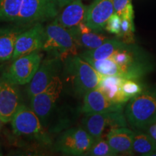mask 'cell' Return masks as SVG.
<instances>
[{"instance_id":"obj_8","label":"cell","mask_w":156,"mask_h":156,"mask_svg":"<svg viewBox=\"0 0 156 156\" xmlns=\"http://www.w3.org/2000/svg\"><path fill=\"white\" fill-rule=\"evenodd\" d=\"M43 58L44 54L41 51L19 56L12 60L11 66L4 75L17 85H26L33 79Z\"/></svg>"},{"instance_id":"obj_5","label":"cell","mask_w":156,"mask_h":156,"mask_svg":"<svg viewBox=\"0 0 156 156\" xmlns=\"http://www.w3.org/2000/svg\"><path fill=\"white\" fill-rule=\"evenodd\" d=\"M59 12L56 0H23L15 23L17 25H33L56 18Z\"/></svg>"},{"instance_id":"obj_10","label":"cell","mask_w":156,"mask_h":156,"mask_svg":"<svg viewBox=\"0 0 156 156\" xmlns=\"http://www.w3.org/2000/svg\"><path fill=\"white\" fill-rule=\"evenodd\" d=\"M63 90V83L56 76L51 83L34 96L30 98V108L40 119L43 126L49 117Z\"/></svg>"},{"instance_id":"obj_27","label":"cell","mask_w":156,"mask_h":156,"mask_svg":"<svg viewBox=\"0 0 156 156\" xmlns=\"http://www.w3.org/2000/svg\"><path fill=\"white\" fill-rule=\"evenodd\" d=\"M122 90L124 95L130 99L141 93L143 91V87L136 80L124 79L122 84Z\"/></svg>"},{"instance_id":"obj_1","label":"cell","mask_w":156,"mask_h":156,"mask_svg":"<svg viewBox=\"0 0 156 156\" xmlns=\"http://www.w3.org/2000/svg\"><path fill=\"white\" fill-rule=\"evenodd\" d=\"M111 58L118 64L120 77L124 79L138 80L154 67L150 54L134 44H126Z\"/></svg>"},{"instance_id":"obj_4","label":"cell","mask_w":156,"mask_h":156,"mask_svg":"<svg viewBox=\"0 0 156 156\" xmlns=\"http://www.w3.org/2000/svg\"><path fill=\"white\" fill-rule=\"evenodd\" d=\"M66 73L69 76L75 92L83 96L87 92L98 87L103 75L80 56H69L64 60Z\"/></svg>"},{"instance_id":"obj_25","label":"cell","mask_w":156,"mask_h":156,"mask_svg":"<svg viewBox=\"0 0 156 156\" xmlns=\"http://www.w3.org/2000/svg\"><path fill=\"white\" fill-rule=\"evenodd\" d=\"M85 60V59H84ZM99 74L103 76H119L120 71L118 64L112 58L101 60L85 59Z\"/></svg>"},{"instance_id":"obj_16","label":"cell","mask_w":156,"mask_h":156,"mask_svg":"<svg viewBox=\"0 0 156 156\" xmlns=\"http://www.w3.org/2000/svg\"><path fill=\"white\" fill-rule=\"evenodd\" d=\"M68 29L77 47H82L86 50L95 49L109 39L108 37L93 30L85 23Z\"/></svg>"},{"instance_id":"obj_17","label":"cell","mask_w":156,"mask_h":156,"mask_svg":"<svg viewBox=\"0 0 156 156\" xmlns=\"http://www.w3.org/2000/svg\"><path fill=\"white\" fill-rule=\"evenodd\" d=\"M134 132L126 126L112 129L106 134V140L113 151L118 155H132Z\"/></svg>"},{"instance_id":"obj_14","label":"cell","mask_w":156,"mask_h":156,"mask_svg":"<svg viewBox=\"0 0 156 156\" xmlns=\"http://www.w3.org/2000/svg\"><path fill=\"white\" fill-rule=\"evenodd\" d=\"M114 13V0H95L87 7L84 23L93 30L102 31Z\"/></svg>"},{"instance_id":"obj_24","label":"cell","mask_w":156,"mask_h":156,"mask_svg":"<svg viewBox=\"0 0 156 156\" xmlns=\"http://www.w3.org/2000/svg\"><path fill=\"white\" fill-rule=\"evenodd\" d=\"M23 0H0V22L16 23Z\"/></svg>"},{"instance_id":"obj_31","label":"cell","mask_w":156,"mask_h":156,"mask_svg":"<svg viewBox=\"0 0 156 156\" xmlns=\"http://www.w3.org/2000/svg\"><path fill=\"white\" fill-rule=\"evenodd\" d=\"M73 1L74 0H56V2H57L59 9H62Z\"/></svg>"},{"instance_id":"obj_22","label":"cell","mask_w":156,"mask_h":156,"mask_svg":"<svg viewBox=\"0 0 156 156\" xmlns=\"http://www.w3.org/2000/svg\"><path fill=\"white\" fill-rule=\"evenodd\" d=\"M132 151L140 155H156V142L147 133L138 129L134 132Z\"/></svg>"},{"instance_id":"obj_6","label":"cell","mask_w":156,"mask_h":156,"mask_svg":"<svg viewBox=\"0 0 156 156\" xmlns=\"http://www.w3.org/2000/svg\"><path fill=\"white\" fill-rule=\"evenodd\" d=\"M95 140L83 126L70 128L56 140L54 148L67 155H85Z\"/></svg>"},{"instance_id":"obj_30","label":"cell","mask_w":156,"mask_h":156,"mask_svg":"<svg viewBox=\"0 0 156 156\" xmlns=\"http://www.w3.org/2000/svg\"><path fill=\"white\" fill-rule=\"evenodd\" d=\"M143 130L145 131L146 133L156 142V122L150 124L149 126L145 127Z\"/></svg>"},{"instance_id":"obj_11","label":"cell","mask_w":156,"mask_h":156,"mask_svg":"<svg viewBox=\"0 0 156 156\" xmlns=\"http://www.w3.org/2000/svg\"><path fill=\"white\" fill-rule=\"evenodd\" d=\"M62 62L60 58L51 56L42 60L34 77L28 83L27 92L30 98L41 92L54 77L58 76L62 69Z\"/></svg>"},{"instance_id":"obj_28","label":"cell","mask_w":156,"mask_h":156,"mask_svg":"<svg viewBox=\"0 0 156 156\" xmlns=\"http://www.w3.org/2000/svg\"><path fill=\"white\" fill-rule=\"evenodd\" d=\"M121 17L119 15L113 14L107 21L105 29L110 34L116 35L117 38H119L121 35Z\"/></svg>"},{"instance_id":"obj_20","label":"cell","mask_w":156,"mask_h":156,"mask_svg":"<svg viewBox=\"0 0 156 156\" xmlns=\"http://www.w3.org/2000/svg\"><path fill=\"white\" fill-rule=\"evenodd\" d=\"M25 27L0 29V62L11 59L14 54L15 43Z\"/></svg>"},{"instance_id":"obj_9","label":"cell","mask_w":156,"mask_h":156,"mask_svg":"<svg viewBox=\"0 0 156 156\" xmlns=\"http://www.w3.org/2000/svg\"><path fill=\"white\" fill-rule=\"evenodd\" d=\"M10 122L12 132L15 135L44 139L46 142H49L47 137H45L44 127L40 119L30 107L21 103Z\"/></svg>"},{"instance_id":"obj_13","label":"cell","mask_w":156,"mask_h":156,"mask_svg":"<svg viewBox=\"0 0 156 156\" xmlns=\"http://www.w3.org/2000/svg\"><path fill=\"white\" fill-rule=\"evenodd\" d=\"M20 104L18 85L3 74L0 77V117L5 124L11 122Z\"/></svg>"},{"instance_id":"obj_7","label":"cell","mask_w":156,"mask_h":156,"mask_svg":"<svg viewBox=\"0 0 156 156\" xmlns=\"http://www.w3.org/2000/svg\"><path fill=\"white\" fill-rule=\"evenodd\" d=\"M127 126L125 116L121 112L86 114L82 121V126L95 140L103 137V133L109 129Z\"/></svg>"},{"instance_id":"obj_18","label":"cell","mask_w":156,"mask_h":156,"mask_svg":"<svg viewBox=\"0 0 156 156\" xmlns=\"http://www.w3.org/2000/svg\"><path fill=\"white\" fill-rule=\"evenodd\" d=\"M86 10L87 7L82 0H74L64 7L55 19L64 28H72L84 23Z\"/></svg>"},{"instance_id":"obj_19","label":"cell","mask_w":156,"mask_h":156,"mask_svg":"<svg viewBox=\"0 0 156 156\" xmlns=\"http://www.w3.org/2000/svg\"><path fill=\"white\" fill-rule=\"evenodd\" d=\"M124 80L119 76H103L98 87L112 102L124 104L129 99L122 92V84Z\"/></svg>"},{"instance_id":"obj_32","label":"cell","mask_w":156,"mask_h":156,"mask_svg":"<svg viewBox=\"0 0 156 156\" xmlns=\"http://www.w3.org/2000/svg\"><path fill=\"white\" fill-rule=\"evenodd\" d=\"M4 124H5V123H4L2 119V118H1V117H0V131H1L2 128L3 127Z\"/></svg>"},{"instance_id":"obj_23","label":"cell","mask_w":156,"mask_h":156,"mask_svg":"<svg viewBox=\"0 0 156 156\" xmlns=\"http://www.w3.org/2000/svg\"><path fill=\"white\" fill-rule=\"evenodd\" d=\"M121 35L118 39L126 44H134V10L132 5H129L121 15Z\"/></svg>"},{"instance_id":"obj_15","label":"cell","mask_w":156,"mask_h":156,"mask_svg":"<svg viewBox=\"0 0 156 156\" xmlns=\"http://www.w3.org/2000/svg\"><path fill=\"white\" fill-rule=\"evenodd\" d=\"M83 97L80 111L85 114L121 112L124 108V104L112 102L98 87L87 92Z\"/></svg>"},{"instance_id":"obj_3","label":"cell","mask_w":156,"mask_h":156,"mask_svg":"<svg viewBox=\"0 0 156 156\" xmlns=\"http://www.w3.org/2000/svg\"><path fill=\"white\" fill-rule=\"evenodd\" d=\"M46 38L42 50L51 57L64 62L69 56L77 55L78 47L71 33L55 19L45 28Z\"/></svg>"},{"instance_id":"obj_33","label":"cell","mask_w":156,"mask_h":156,"mask_svg":"<svg viewBox=\"0 0 156 156\" xmlns=\"http://www.w3.org/2000/svg\"><path fill=\"white\" fill-rule=\"evenodd\" d=\"M0 155H2V151H1V148H0Z\"/></svg>"},{"instance_id":"obj_29","label":"cell","mask_w":156,"mask_h":156,"mask_svg":"<svg viewBox=\"0 0 156 156\" xmlns=\"http://www.w3.org/2000/svg\"><path fill=\"white\" fill-rule=\"evenodd\" d=\"M132 0H114V12L117 15L121 16L123 12L129 5H132Z\"/></svg>"},{"instance_id":"obj_26","label":"cell","mask_w":156,"mask_h":156,"mask_svg":"<svg viewBox=\"0 0 156 156\" xmlns=\"http://www.w3.org/2000/svg\"><path fill=\"white\" fill-rule=\"evenodd\" d=\"M85 155L90 156H115L116 154L113 151L106 139L101 137L95 140L93 144Z\"/></svg>"},{"instance_id":"obj_21","label":"cell","mask_w":156,"mask_h":156,"mask_svg":"<svg viewBox=\"0 0 156 156\" xmlns=\"http://www.w3.org/2000/svg\"><path fill=\"white\" fill-rule=\"evenodd\" d=\"M126 44L118 39H110L93 50H85L80 54L83 59L101 60L111 58L115 52L123 47Z\"/></svg>"},{"instance_id":"obj_2","label":"cell","mask_w":156,"mask_h":156,"mask_svg":"<svg viewBox=\"0 0 156 156\" xmlns=\"http://www.w3.org/2000/svg\"><path fill=\"white\" fill-rule=\"evenodd\" d=\"M125 116L128 122L143 130L156 122V90H145L128 101Z\"/></svg>"},{"instance_id":"obj_12","label":"cell","mask_w":156,"mask_h":156,"mask_svg":"<svg viewBox=\"0 0 156 156\" xmlns=\"http://www.w3.org/2000/svg\"><path fill=\"white\" fill-rule=\"evenodd\" d=\"M45 38L46 31L42 23H38L31 25L17 37L12 60L36 51L42 50Z\"/></svg>"}]
</instances>
